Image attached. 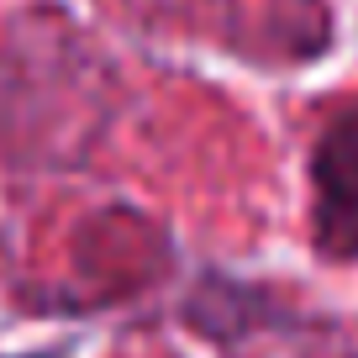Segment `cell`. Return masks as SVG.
<instances>
[{
	"mask_svg": "<svg viewBox=\"0 0 358 358\" xmlns=\"http://www.w3.org/2000/svg\"><path fill=\"white\" fill-rule=\"evenodd\" d=\"M311 237L327 258H358V111H343L311 148Z\"/></svg>",
	"mask_w": 358,
	"mask_h": 358,
	"instance_id": "6da1fadb",
	"label": "cell"
}]
</instances>
